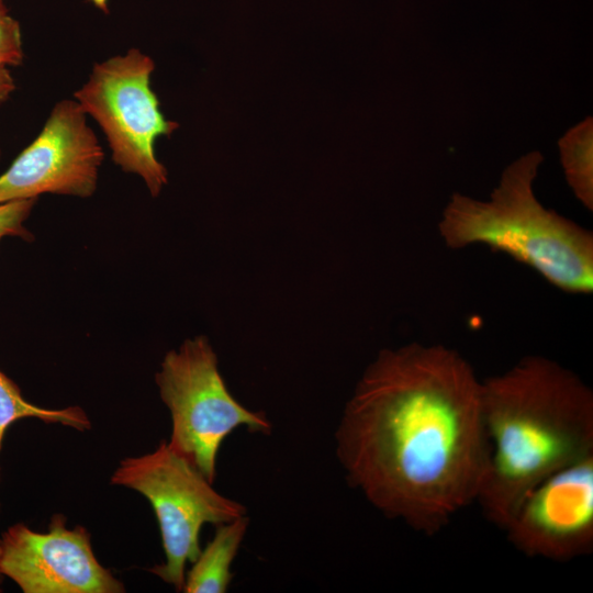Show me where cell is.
<instances>
[{
	"label": "cell",
	"instance_id": "cell-1",
	"mask_svg": "<svg viewBox=\"0 0 593 593\" xmlns=\"http://www.w3.org/2000/svg\"><path fill=\"white\" fill-rule=\"evenodd\" d=\"M335 439L349 485L385 516L433 536L477 501L489 470L481 380L440 344L382 349Z\"/></svg>",
	"mask_w": 593,
	"mask_h": 593
},
{
	"label": "cell",
	"instance_id": "cell-2",
	"mask_svg": "<svg viewBox=\"0 0 593 593\" xmlns=\"http://www.w3.org/2000/svg\"><path fill=\"white\" fill-rule=\"evenodd\" d=\"M481 406L491 458L477 502L504 530L536 485L593 454V392L556 360L528 355L481 380Z\"/></svg>",
	"mask_w": 593,
	"mask_h": 593
},
{
	"label": "cell",
	"instance_id": "cell-3",
	"mask_svg": "<svg viewBox=\"0 0 593 593\" xmlns=\"http://www.w3.org/2000/svg\"><path fill=\"white\" fill-rule=\"evenodd\" d=\"M542 161L539 152H532L510 164L488 201L454 193L438 223L439 235L450 249L485 245L564 292L590 294L593 234L539 202L534 182Z\"/></svg>",
	"mask_w": 593,
	"mask_h": 593
},
{
	"label": "cell",
	"instance_id": "cell-4",
	"mask_svg": "<svg viewBox=\"0 0 593 593\" xmlns=\"http://www.w3.org/2000/svg\"><path fill=\"white\" fill-rule=\"evenodd\" d=\"M110 483L142 494L156 515L165 562L149 569L182 592L186 564L194 562L204 524L219 525L246 515V507L214 488L189 460L163 440L138 457H126L113 471Z\"/></svg>",
	"mask_w": 593,
	"mask_h": 593
},
{
	"label": "cell",
	"instance_id": "cell-5",
	"mask_svg": "<svg viewBox=\"0 0 593 593\" xmlns=\"http://www.w3.org/2000/svg\"><path fill=\"white\" fill-rule=\"evenodd\" d=\"M155 382L171 416L168 446L212 483L221 444L233 430L239 426L266 435L272 430L265 413L246 409L230 393L204 336L168 351Z\"/></svg>",
	"mask_w": 593,
	"mask_h": 593
},
{
	"label": "cell",
	"instance_id": "cell-6",
	"mask_svg": "<svg viewBox=\"0 0 593 593\" xmlns=\"http://www.w3.org/2000/svg\"><path fill=\"white\" fill-rule=\"evenodd\" d=\"M153 59L137 48L94 64L85 85L74 93L87 115L102 128L113 161L139 176L157 197L167 183V170L155 155V142L170 136L178 123L168 121L150 89Z\"/></svg>",
	"mask_w": 593,
	"mask_h": 593
},
{
	"label": "cell",
	"instance_id": "cell-7",
	"mask_svg": "<svg viewBox=\"0 0 593 593\" xmlns=\"http://www.w3.org/2000/svg\"><path fill=\"white\" fill-rule=\"evenodd\" d=\"M76 100L55 104L37 137L0 175V204L44 193L91 197L103 149Z\"/></svg>",
	"mask_w": 593,
	"mask_h": 593
},
{
	"label": "cell",
	"instance_id": "cell-8",
	"mask_svg": "<svg viewBox=\"0 0 593 593\" xmlns=\"http://www.w3.org/2000/svg\"><path fill=\"white\" fill-rule=\"evenodd\" d=\"M0 573L24 593H123L125 585L97 559L86 527L69 528L61 514L48 530L23 523L0 537Z\"/></svg>",
	"mask_w": 593,
	"mask_h": 593
},
{
	"label": "cell",
	"instance_id": "cell-9",
	"mask_svg": "<svg viewBox=\"0 0 593 593\" xmlns=\"http://www.w3.org/2000/svg\"><path fill=\"white\" fill-rule=\"evenodd\" d=\"M504 532L527 557L569 561L592 553L593 454L536 485Z\"/></svg>",
	"mask_w": 593,
	"mask_h": 593
},
{
	"label": "cell",
	"instance_id": "cell-10",
	"mask_svg": "<svg viewBox=\"0 0 593 593\" xmlns=\"http://www.w3.org/2000/svg\"><path fill=\"white\" fill-rule=\"evenodd\" d=\"M249 518L244 515L216 525L211 541L201 549L192 568L186 572L182 592L224 593L233 579L231 566L248 528Z\"/></svg>",
	"mask_w": 593,
	"mask_h": 593
},
{
	"label": "cell",
	"instance_id": "cell-11",
	"mask_svg": "<svg viewBox=\"0 0 593 593\" xmlns=\"http://www.w3.org/2000/svg\"><path fill=\"white\" fill-rule=\"evenodd\" d=\"M27 417L41 419L46 424H60L79 432L91 428V421L82 407L78 405L63 409L37 406L25 400L19 385L0 370V451L8 428Z\"/></svg>",
	"mask_w": 593,
	"mask_h": 593
},
{
	"label": "cell",
	"instance_id": "cell-12",
	"mask_svg": "<svg viewBox=\"0 0 593 593\" xmlns=\"http://www.w3.org/2000/svg\"><path fill=\"white\" fill-rule=\"evenodd\" d=\"M566 180L575 198L593 210V120L586 118L558 143Z\"/></svg>",
	"mask_w": 593,
	"mask_h": 593
},
{
	"label": "cell",
	"instance_id": "cell-13",
	"mask_svg": "<svg viewBox=\"0 0 593 593\" xmlns=\"http://www.w3.org/2000/svg\"><path fill=\"white\" fill-rule=\"evenodd\" d=\"M24 58L20 23L14 20L0 0V65L19 66Z\"/></svg>",
	"mask_w": 593,
	"mask_h": 593
},
{
	"label": "cell",
	"instance_id": "cell-14",
	"mask_svg": "<svg viewBox=\"0 0 593 593\" xmlns=\"http://www.w3.org/2000/svg\"><path fill=\"white\" fill-rule=\"evenodd\" d=\"M36 199L15 200L0 204V243L7 237H18L26 242L33 234L25 227Z\"/></svg>",
	"mask_w": 593,
	"mask_h": 593
},
{
	"label": "cell",
	"instance_id": "cell-15",
	"mask_svg": "<svg viewBox=\"0 0 593 593\" xmlns=\"http://www.w3.org/2000/svg\"><path fill=\"white\" fill-rule=\"evenodd\" d=\"M15 83L7 66L0 65V103L4 102L14 91Z\"/></svg>",
	"mask_w": 593,
	"mask_h": 593
},
{
	"label": "cell",
	"instance_id": "cell-16",
	"mask_svg": "<svg viewBox=\"0 0 593 593\" xmlns=\"http://www.w3.org/2000/svg\"><path fill=\"white\" fill-rule=\"evenodd\" d=\"M0 511H1V504H0ZM3 577L0 573V583L2 582Z\"/></svg>",
	"mask_w": 593,
	"mask_h": 593
},
{
	"label": "cell",
	"instance_id": "cell-17",
	"mask_svg": "<svg viewBox=\"0 0 593 593\" xmlns=\"http://www.w3.org/2000/svg\"><path fill=\"white\" fill-rule=\"evenodd\" d=\"M0 156H1V150H0Z\"/></svg>",
	"mask_w": 593,
	"mask_h": 593
},
{
	"label": "cell",
	"instance_id": "cell-18",
	"mask_svg": "<svg viewBox=\"0 0 593 593\" xmlns=\"http://www.w3.org/2000/svg\"><path fill=\"white\" fill-rule=\"evenodd\" d=\"M0 592H1V590H0Z\"/></svg>",
	"mask_w": 593,
	"mask_h": 593
}]
</instances>
